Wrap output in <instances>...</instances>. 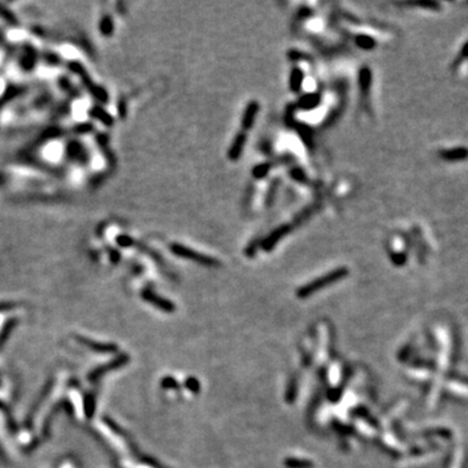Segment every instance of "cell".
I'll return each mask as SVG.
<instances>
[{
    "label": "cell",
    "instance_id": "1",
    "mask_svg": "<svg viewBox=\"0 0 468 468\" xmlns=\"http://www.w3.org/2000/svg\"><path fill=\"white\" fill-rule=\"evenodd\" d=\"M346 273H347V271H346L345 268H339V269H337V271L330 272V273L327 274V276H324V277L319 278V280H316V281H314V282L306 285V286L303 287V289L299 290V296H301V297L308 296V294L314 292L315 290L320 289V287H323V286H327V285H329V283H332V282H334V281L339 280V278H342L343 276H346Z\"/></svg>",
    "mask_w": 468,
    "mask_h": 468
},
{
    "label": "cell",
    "instance_id": "2",
    "mask_svg": "<svg viewBox=\"0 0 468 468\" xmlns=\"http://www.w3.org/2000/svg\"><path fill=\"white\" fill-rule=\"evenodd\" d=\"M172 251L176 254V255L182 256V258H188L191 259V260H194V262L200 263V264L204 265H216L217 262H216L215 259L210 258V256H206L203 254L195 253L194 250L189 249L186 246H182V245H172Z\"/></svg>",
    "mask_w": 468,
    "mask_h": 468
},
{
    "label": "cell",
    "instance_id": "3",
    "mask_svg": "<svg viewBox=\"0 0 468 468\" xmlns=\"http://www.w3.org/2000/svg\"><path fill=\"white\" fill-rule=\"evenodd\" d=\"M245 143H246V134L245 133H238L228 151V157L230 160L234 161L240 159L242 151H244Z\"/></svg>",
    "mask_w": 468,
    "mask_h": 468
},
{
    "label": "cell",
    "instance_id": "4",
    "mask_svg": "<svg viewBox=\"0 0 468 468\" xmlns=\"http://www.w3.org/2000/svg\"><path fill=\"white\" fill-rule=\"evenodd\" d=\"M289 230H290L289 225H282V226H280V228H277L276 230L272 231L268 237L263 241V247H264V250L269 251V250H271L272 247L277 244L278 241H280L281 238L285 236V234L289 233Z\"/></svg>",
    "mask_w": 468,
    "mask_h": 468
},
{
    "label": "cell",
    "instance_id": "5",
    "mask_svg": "<svg viewBox=\"0 0 468 468\" xmlns=\"http://www.w3.org/2000/svg\"><path fill=\"white\" fill-rule=\"evenodd\" d=\"M259 111V104L256 102H251L249 103V105L246 107V111H245L244 117H242V128L245 130H249L253 128L254 121H255L256 113Z\"/></svg>",
    "mask_w": 468,
    "mask_h": 468
},
{
    "label": "cell",
    "instance_id": "6",
    "mask_svg": "<svg viewBox=\"0 0 468 468\" xmlns=\"http://www.w3.org/2000/svg\"><path fill=\"white\" fill-rule=\"evenodd\" d=\"M468 151L464 150V148H456V150H453V151H441V157H444L446 160H460V159H464L467 157Z\"/></svg>",
    "mask_w": 468,
    "mask_h": 468
},
{
    "label": "cell",
    "instance_id": "7",
    "mask_svg": "<svg viewBox=\"0 0 468 468\" xmlns=\"http://www.w3.org/2000/svg\"><path fill=\"white\" fill-rule=\"evenodd\" d=\"M302 81H303V73L301 69L296 68L292 71L291 76H290V89L292 91H299L301 86H302Z\"/></svg>",
    "mask_w": 468,
    "mask_h": 468
},
{
    "label": "cell",
    "instance_id": "8",
    "mask_svg": "<svg viewBox=\"0 0 468 468\" xmlns=\"http://www.w3.org/2000/svg\"><path fill=\"white\" fill-rule=\"evenodd\" d=\"M359 86L362 93H367L371 86V71L368 68H363L359 73Z\"/></svg>",
    "mask_w": 468,
    "mask_h": 468
},
{
    "label": "cell",
    "instance_id": "9",
    "mask_svg": "<svg viewBox=\"0 0 468 468\" xmlns=\"http://www.w3.org/2000/svg\"><path fill=\"white\" fill-rule=\"evenodd\" d=\"M319 102H320V96L317 95V94H310V95L303 96L302 100H301V103H302L301 105L303 108H312L316 107Z\"/></svg>",
    "mask_w": 468,
    "mask_h": 468
},
{
    "label": "cell",
    "instance_id": "10",
    "mask_svg": "<svg viewBox=\"0 0 468 468\" xmlns=\"http://www.w3.org/2000/svg\"><path fill=\"white\" fill-rule=\"evenodd\" d=\"M357 44L363 49H372L375 47V40L368 35H358Z\"/></svg>",
    "mask_w": 468,
    "mask_h": 468
},
{
    "label": "cell",
    "instance_id": "11",
    "mask_svg": "<svg viewBox=\"0 0 468 468\" xmlns=\"http://www.w3.org/2000/svg\"><path fill=\"white\" fill-rule=\"evenodd\" d=\"M268 170H269V164H262V165L255 166V168H254V170H253V173H254V176H255L256 179H262V177H264V176L267 174V172H268Z\"/></svg>",
    "mask_w": 468,
    "mask_h": 468
}]
</instances>
